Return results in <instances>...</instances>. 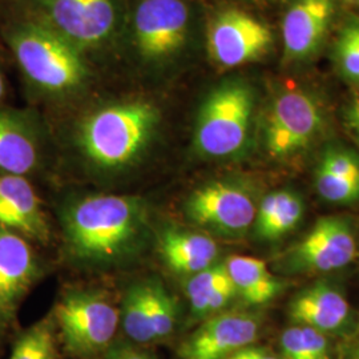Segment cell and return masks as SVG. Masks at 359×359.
<instances>
[{
    "instance_id": "obj_18",
    "label": "cell",
    "mask_w": 359,
    "mask_h": 359,
    "mask_svg": "<svg viewBox=\"0 0 359 359\" xmlns=\"http://www.w3.org/2000/svg\"><path fill=\"white\" fill-rule=\"evenodd\" d=\"M160 255L168 266L182 274H196L216 264L217 243L198 231L168 229L158 241Z\"/></svg>"
},
{
    "instance_id": "obj_8",
    "label": "cell",
    "mask_w": 359,
    "mask_h": 359,
    "mask_svg": "<svg viewBox=\"0 0 359 359\" xmlns=\"http://www.w3.org/2000/svg\"><path fill=\"white\" fill-rule=\"evenodd\" d=\"M52 314L67 353L77 359L105 354L120 323V311L96 290L69 292Z\"/></svg>"
},
{
    "instance_id": "obj_7",
    "label": "cell",
    "mask_w": 359,
    "mask_h": 359,
    "mask_svg": "<svg viewBox=\"0 0 359 359\" xmlns=\"http://www.w3.org/2000/svg\"><path fill=\"white\" fill-rule=\"evenodd\" d=\"M326 115L321 102L308 90H283L266 108L262 142L271 160L289 161L308 152L321 137Z\"/></svg>"
},
{
    "instance_id": "obj_17",
    "label": "cell",
    "mask_w": 359,
    "mask_h": 359,
    "mask_svg": "<svg viewBox=\"0 0 359 359\" xmlns=\"http://www.w3.org/2000/svg\"><path fill=\"white\" fill-rule=\"evenodd\" d=\"M0 226L32 241L50 240L46 212L27 177L0 175Z\"/></svg>"
},
{
    "instance_id": "obj_23",
    "label": "cell",
    "mask_w": 359,
    "mask_h": 359,
    "mask_svg": "<svg viewBox=\"0 0 359 359\" xmlns=\"http://www.w3.org/2000/svg\"><path fill=\"white\" fill-rule=\"evenodd\" d=\"M120 322L129 341L136 345H148L151 342L149 332V305H148V283H135L126 293Z\"/></svg>"
},
{
    "instance_id": "obj_27",
    "label": "cell",
    "mask_w": 359,
    "mask_h": 359,
    "mask_svg": "<svg viewBox=\"0 0 359 359\" xmlns=\"http://www.w3.org/2000/svg\"><path fill=\"white\" fill-rule=\"evenodd\" d=\"M104 359H154L151 354L142 350L140 345L133 342L112 344L105 351Z\"/></svg>"
},
{
    "instance_id": "obj_19",
    "label": "cell",
    "mask_w": 359,
    "mask_h": 359,
    "mask_svg": "<svg viewBox=\"0 0 359 359\" xmlns=\"http://www.w3.org/2000/svg\"><path fill=\"white\" fill-rule=\"evenodd\" d=\"M305 213L302 197L289 189L266 194L257 208L255 229L265 241H277L294 231Z\"/></svg>"
},
{
    "instance_id": "obj_30",
    "label": "cell",
    "mask_w": 359,
    "mask_h": 359,
    "mask_svg": "<svg viewBox=\"0 0 359 359\" xmlns=\"http://www.w3.org/2000/svg\"><path fill=\"white\" fill-rule=\"evenodd\" d=\"M226 359H281L280 355L274 354L265 347L248 346L234 353L229 358Z\"/></svg>"
},
{
    "instance_id": "obj_14",
    "label": "cell",
    "mask_w": 359,
    "mask_h": 359,
    "mask_svg": "<svg viewBox=\"0 0 359 359\" xmlns=\"http://www.w3.org/2000/svg\"><path fill=\"white\" fill-rule=\"evenodd\" d=\"M261 333V318L253 313H218L193 332L180 346L181 359H226L252 346Z\"/></svg>"
},
{
    "instance_id": "obj_9",
    "label": "cell",
    "mask_w": 359,
    "mask_h": 359,
    "mask_svg": "<svg viewBox=\"0 0 359 359\" xmlns=\"http://www.w3.org/2000/svg\"><path fill=\"white\" fill-rule=\"evenodd\" d=\"M185 216L197 226L226 238H241L256 221V196L238 180L209 181L185 201Z\"/></svg>"
},
{
    "instance_id": "obj_20",
    "label": "cell",
    "mask_w": 359,
    "mask_h": 359,
    "mask_svg": "<svg viewBox=\"0 0 359 359\" xmlns=\"http://www.w3.org/2000/svg\"><path fill=\"white\" fill-rule=\"evenodd\" d=\"M225 266L237 294L248 305H265L285 289V283L270 271L265 261L256 257L233 256Z\"/></svg>"
},
{
    "instance_id": "obj_22",
    "label": "cell",
    "mask_w": 359,
    "mask_h": 359,
    "mask_svg": "<svg viewBox=\"0 0 359 359\" xmlns=\"http://www.w3.org/2000/svg\"><path fill=\"white\" fill-rule=\"evenodd\" d=\"M57 338L56 321L50 314L18 335L8 359H57Z\"/></svg>"
},
{
    "instance_id": "obj_25",
    "label": "cell",
    "mask_w": 359,
    "mask_h": 359,
    "mask_svg": "<svg viewBox=\"0 0 359 359\" xmlns=\"http://www.w3.org/2000/svg\"><path fill=\"white\" fill-rule=\"evenodd\" d=\"M225 264H215L193 274L187 283V295L191 304L193 318H205L206 306L210 297L225 283H231Z\"/></svg>"
},
{
    "instance_id": "obj_2",
    "label": "cell",
    "mask_w": 359,
    "mask_h": 359,
    "mask_svg": "<svg viewBox=\"0 0 359 359\" xmlns=\"http://www.w3.org/2000/svg\"><path fill=\"white\" fill-rule=\"evenodd\" d=\"M197 31L189 0H130L116 57L144 84L165 86L187 67Z\"/></svg>"
},
{
    "instance_id": "obj_24",
    "label": "cell",
    "mask_w": 359,
    "mask_h": 359,
    "mask_svg": "<svg viewBox=\"0 0 359 359\" xmlns=\"http://www.w3.org/2000/svg\"><path fill=\"white\" fill-rule=\"evenodd\" d=\"M148 305H149V332L151 342H160L175 333L179 323L177 301L167 287L157 281L148 280Z\"/></svg>"
},
{
    "instance_id": "obj_4",
    "label": "cell",
    "mask_w": 359,
    "mask_h": 359,
    "mask_svg": "<svg viewBox=\"0 0 359 359\" xmlns=\"http://www.w3.org/2000/svg\"><path fill=\"white\" fill-rule=\"evenodd\" d=\"M0 35L35 100L74 102L95 84L96 71L90 57L38 22L11 13Z\"/></svg>"
},
{
    "instance_id": "obj_32",
    "label": "cell",
    "mask_w": 359,
    "mask_h": 359,
    "mask_svg": "<svg viewBox=\"0 0 359 359\" xmlns=\"http://www.w3.org/2000/svg\"><path fill=\"white\" fill-rule=\"evenodd\" d=\"M346 1H357V0H346Z\"/></svg>"
},
{
    "instance_id": "obj_10",
    "label": "cell",
    "mask_w": 359,
    "mask_h": 359,
    "mask_svg": "<svg viewBox=\"0 0 359 359\" xmlns=\"http://www.w3.org/2000/svg\"><path fill=\"white\" fill-rule=\"evenodd\" d=\"M273 46L269 27L238 8L215 13L205 29L209 59L221 69H236L262 59Z\"/></svg>"
},
{
    "instance_id": "obj_21",
    "label": "cell",
    "mask_w": 359,
    "mask_h": 359,
    "mask_svg": "<svg viewBox=\"0 0 359 359\" xmlns=\"http://www.w3.org/2000/svg\"><path fill=\"white\" fill-rule=\"evenodd\" d=\"M281 359H332L330 338L308 326L292 325L280 337Z\"/></svg>"
},
{
    "instance_id": "obj_26",
    "label": "cell",
    "mask_w": 359,
    "mask_h": 359,
    "mask_svg": "<svg viewBox=\"0 0 359 359\" xmlns=\"http://www.w3.org/2000/svg\"><path fill=\"white\" fill-rule=\"evenodd\" d=\"M334 60L341 76L359 84V23L344 27L334 47Z\"/></svg>"
},
{
    "instance_id": "obj_3",
    "label": "cell",
    "mask_w": 359,
    "mask_h": 359,
    "mask_svg": "<svg viewBox=\"0 0 359 359\" xmlns=\"http://www.w3.org/2000/svg\"><path fill=\"white\" fill-rule=\"evenodd\" d=\"M63 228L67 250L77 264L121 265L137 256L148 241V206L133 196L83 197L67 208Z\"/></svg>"
},
{
    "instance_id": "obj_29",
    "label": "cell",
    "mask_w": 359,
    "mask_h": 359,
    "mask_svg": "<svg viewBox=\"0 0 359 359\" xmlns=\"http://www.w3.org/2000/svg\"><path fill=\"white\" fill-rule=\"evenodd\" d=\"M345 123L347 130L357 142L359 147V96L353 99L345 111Z\"/></svg>"
},
{
    "instance_id": "obj_6",
    "label": "cell",
    "mask_w": 359,
    "mask_h": 359,
    "mask_svg": "<svg viewBox=\"0 0 359 359\" xmlns=\"http://www.w3.org/2000/svg\"><path fill=\"white\" fill-rule=\"evenodd\" d=\"M257 93L243 77H229L206 93L193 126V151L206 160H233L248 151Z\"/></svg>"
},
{
    "instance_id": "obj_11",
    "label": "cell",
    "mask_w": 359,
    "mask_h": 359,
    "mask_svg": "<svg viewBox=\"0 0 359 359\" xmlns=\"http://www.w3.org/2000/svg\"><path fill=\"white\" fill-rule=\"evenodd\" d=\"M357 237L346 217H322L283 258V270L292 274H322L344 269L357 257Z\"/></svg>"
},
{
    "instance_id": "obj_1",
    "label": "cell",
    "mask_w": 359,
    "mask_h": 359,
    "mask_svg": "<svg viewBox=\"0 0 359 359\" xmlns=\"http://www.w3.org/2000/svg\"><path fill=\"white\" fill-rule=\"evenodd\" d=\"M164 114L147 96L95 104L80 116L72 144L81 161L102 175H121L142 164L161 137Z\"/></svg>"
},
{
    "instance_id": "obj_13",
    "label": "cell",
    "mask_w": 359,
    "mask_h": 359,
    "mask_svg": "<svg viewBox=\"0 0 359 359\" xmlns=\"http://www.w3.org/2000/svg\"><path fill=\"white\" fill-rule=\"evenodd\" d=\"M46 133L32 109L0 108V175L27 177L44 163Z\"/></svg>"
},
{
    "instance_id": "obj_12",
    "label": "cell",
    "mask_w": 359,
    "mask_h": 359,
    "mask_svg": "<svg viewBox=\"0 0 359 359\" xmlns=\"http://www.w3.org/2000/svg\"><path fill=\"white\" fill-rule=\"evenodd\" d=\"M39 277L40 264L29 240L0 226V344L13 329L20 304Z\"/></svg>"
},
{
    "instance_id": "obj_28",
    "label": "cell",
    "mask_w": 359,
    "mask_h": 359,
    "mask_svg": "<svg viewBox=\"0 0 359 359\" xmlns=\"http://www.w3.org/2000/svg\"><path fill=\"white\" fill-rule=\"evenodd\" d=\"M338 359H359V325L345 337Z\"/></svg>"
},
{
    "instance_id": "obj_15",
    "label": "cell",
    "mask_w": 359,
    "mask_h": 359,
    "mask_svg": "<svg viewBox=\"0 0 359 359\" xmlns=\"http://www.w3.org/2000/svg\"><path fill=\"white\" fill-rule=\"evenodd\" d=\"M335 0H293L281 23L283 60L301 63L313 57L333 22Z\"/></svg>"
},
{
    "instance_id": "obj_5",
    "label": "cell",
    "mask_w": 359,
    "mask_h": 359,
    "mask_svg": "<svg viewBox=\"0 0 359 359\" xmlns=\"http://www.w3.org/2000/svg\"><path fill=\"white\" fill-rule=\"evenodd\" d=\"M13 13L50 28L93 65L116 56L130 0H8Z\"/></svg>"
},
{
    "instance_id": "obj_31",
    "label": "cell",
    "mask_w": 359,
    "mask_h": 359,
    "mask_svg": "<svg viewBox=\"0 0 359 359\" xmlns=\"http://www.w3.org/2000/svg\"><path fill=\"white\" fill-rule=\"evenodd\" d=\"M6 90H7L6 79H4V75H3V72H1V69H0V103H1L3 99L6 97Z\"/></svg>"
},
{
    "instance_id": "obj_16",
    "label": "cell",
    "mask_w": 359,
    "mask_h": 359,
    "mask_svg": "<svg viewBox=\"0 0 359 359\" xmlns=\"http://www.w3.org/2000/svg\"><path fill=\"white\" fill-rule=\"evenodd\" d=\"M294 325L308 326L326 335H345L357 326L346 295L329 283H314L294 295L289 305Z\"/></svg>"
}]
</instances>
